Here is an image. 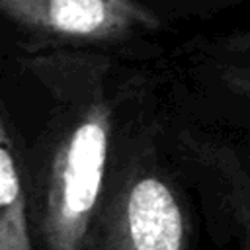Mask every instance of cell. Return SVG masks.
<instances>
[{
	"instance_id": "3",
	"label": "cell",
	"mask_w": 250,
	"mask_h": 250,
	"mask_svg": "<svg viewBox=\"0 0 250 250\" xmlns=\"http://www.w3.org/2000/svg\"><path fill=\"white\" fill-rule=\"evenodd\" d=\"M2 14L29 31L80 41H115L158 27L139 0H0Z\"/></svg>"
},
{
	"instance_id": "1",
	"label": "cell",
	"mask_w": 250,
	"mask_h": 250,
	"mask_svg": "<svg viewBox=\"0 0 250 250\" xmlns=\"http://www.w3.org/2000/svg\"><path fill=\"white\" fill-rule=\"evenodd\" d=\"M111 117L102 94L62 111L35 207L43 250L86 248L104 199Z\"/></svg>"
},
{
	"instance_id": "5",
	"label": "cell",
	"mask_w": 250,
	"mask_h": 250,
	"mask_svg": "<svg viewBox=\"0 0 250 250\" xmlns=\"http://www.w3.org/2000/svg\"><path fill=\"white\" fill-rule=\"evenodd\" d=\"M221 78L232 92L250 100V61L242 64H225Z\"/></svg>"
},
{
	"instance_id": "4",
	"label": "cell",
	"mask_w": 250,
	"mask_h": 250,
	"mask_svg": "<svg viewBox=\"0 0 250 250\" xmlns=\"http://www.w3.org/2000/svg\"><path fill=\"white\" fill-rule=\"evenodd\" d=\"M0 250H33L27 195L8 123H0Z\"/></svg>"
},
{
	"instance_id": "2",
	"label": "cell",
	"mask_w": 250,
	"mask_h": 250,
	"mask_svg": "<svg viewBox=\"0 0 250 250\" xmlns=\"http://www.w3.org/2000/svg\"><path fill=\"white\" fill-rule=\"evenodd\" d=\"M84 250H188L176 189L154 170L133 168L104 195Z\"/></svg>"
},
{
	"instance_id": "6",
	"label": "cell",
	"mask_w": 250,
	"mask_h": 250,
	"mask_svg": "<svg viewBox=\"0 0 250 250\" xmlns=\"http://www.w3.org/2000/svg\"><path fill=\"white\" fill-rule=\"evenodd\" d=\"M242 51L246 53V61H250V43H248V45H246V47H244Z\"/></svg>"
}]
</instances>
